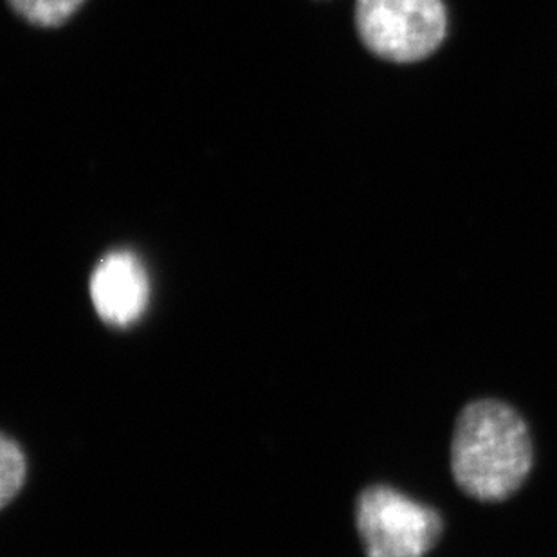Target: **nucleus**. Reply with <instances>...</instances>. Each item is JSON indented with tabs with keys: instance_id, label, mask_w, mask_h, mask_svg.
Segmentation results:
<instances>
[{
	"instance_id": "obj_1",
	"label": "nucleus",
	"mask_w": 557,
	"mask_h": 557,
	"mask_svg": "<svg viewBox=\"0 0 557 557\" xmlns=\"http://www.w3.org/2000/svg\"><path fill=\"white\" fill-rule=\"evenodd\" d=\"M534 462L523 417L502 400L469 403L451 438V473L458 487L480 502H504L520 490Z\"/></svg>"
},
{
	"instance_id": "obj_2",
	"label": "nucleus",
	"mask_w": 557,
	"mask_h": 557,
	"mask_svg": "<svg viewBox=\"0 0 557 557\" xmlns=\"http://www.w3.org/2000/svg\"><path fill=\"white\" fill-rule=\"evenodd\" d=\"M356 527L367 557H424L444 531L435 509L389 485L359 495Z\"/></svg>"
},
{
	"instance_id": "obj_3",
	"label": "nucleus",
	"mask_w": 557,
	"mask_h": 557,
	"mask_svg": "<svg viewBox=\"0 0 557 557\" xmlns=\"http://www.w3.org/2000/svg\"><path fill=\"white\" fill-rule=\"evenodd\" d=\"M356 26L375 57L411 63L435 53L446 37L442 0H358Z\"/></svg>"
},
{
	"instance_id": "obj_4",
	"label": "nucleus",
	"mask_w": 557,
	"mask_h": 557,
	"mask_svg": "<svg viewBox=\"0 0 557 557\" xmlns=\"http://www.w3.org/2000/svg\"><path fill=\"white\" fill-rule=\"evenodd\" d=\"M96 314L107 325H134L150 304V276L141 258L128 249L109 252L96 263L89 280Z\"/></svg>"
},
{
	"instance_id": "obj_5",
	"label": "nucleus",
	"mask_w": 557,
	"mask_h": 557,
	"mask_svg": "<svg viewBox=\"0 0 557 557\" xmlns=\"http://www.w3.org/2000/svg\"><path fill=\"white\" fill-rule=\"evenodd\" d=\"M24 21L40 27L62 26L85 0H8Z\"/></svg>"
},
{
	"instance_id": "obj_6",
	"label": "nucleus",
	"mask_w": 557,
	"mask_h": 557,
	"mask_svg": "<svg viewBox=\"0 0 557 557\" xmlns=\"http://www.w3.org/2000/svg\"><path fill=\"white\" fill-rule=\"evenodd\" d=\"M0 504L5 507L21 493L27 476L26 455L18 446V442L11 441L8 436H2L0 442Z\"/></svg>"
}]
</instances>
